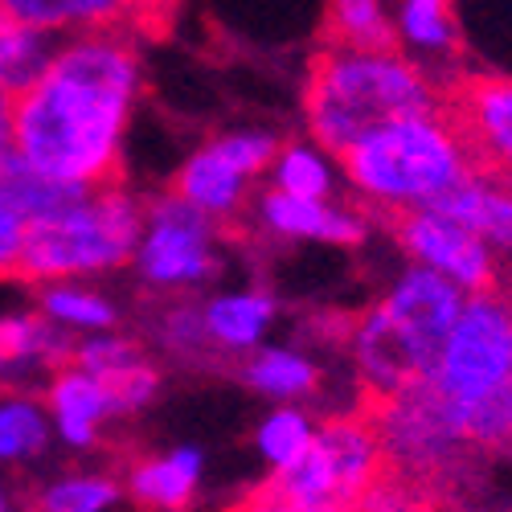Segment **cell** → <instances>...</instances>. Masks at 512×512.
<instances>
[{"mask_svg":"<svg viewBox=\"0 0 512 512\" xmlns=\"http://www.w3.org/2000/svg\"><path fill=\"white\" fill-rule=\"evenodd\" d=\"M13 95L0 91V164L13 156Z\"/></svg>","mask_w":512,"mask_h":512,"instance_id":"1f68e13d","label":"cell"},{"mask_svg":"<svg viewBox=\"0 0 512 512\" xmlns=\"http://www.w3.org/2000/svg\"><path fill=\"white\" fill-rule=\"evenodd\" d=\"M312 435H316V431H312L308 414L283 406V410H275V414L259 426V451H263V459H267L271 467H287V463H295V459L308 451Z\"/></svg>","mask_w":512,"mask_h":512,"instance_id":"d4e9b609","label":"cell"},{"mask_svg":"<svg viewBox=\"0 0 512 512\" xmlns=\"http://www.w3.org/2000/svg\"><path fill=\"white\" fill-rule=\"evenodd\" d=\"M132 361H140L136 345H127V340H119V336H91V340H82V345H74V357H70V365L87 369L95 377L115 373V369L132 365Z\"/></svg>","mask_w":512,"mask_h":512,"instance_id":"f546056e","label":"cell"},{"mask_svg":"<svg viewBox=\"0 0 512 512\" xmlns=\"http://www.w3.org/2000/svg\"><path fill=\"white\" fill-rule=\"evenodd\" d=\"M324 46L394 50V29L381 13V0H328Z\"/></svg>","mask_w":512,"mask_h":512,"instance_id":"44dd1931","label":"cell"},{"mask_svg":"<svg viewBox=\"0 0 512 512\" xmlns=\"http://www.w3.org/2000/svg\"><path fill=\"white\" fill-rule=\"evenodd\" d=\"M46 447V414L33 402H0V459H25Z\"/></svg>","mask_w":512,"mask_h":512,"instance_id":"4316f807","label":"cell"},{"mask_svg":"<svg viewBox=\"0 0 512 512\" xmlns=\"http://www.w3.org/2000/svg\"><path fill=\"white\" fill-rule=\"evenodd\" d=\"M41 308L46 316H54L58 324H70V328H111L115 324V308L103 300V295H91V291H78V287H46L41 291Z\"/></svg>","mask_w":512,"mask_h":512,"instance_id":"484cf974","label":"cell"},{"mask_svg":"<svg viewBox=\"0 0 512 512\" xmlns=\"http://www.w3.org/2000/svg\"><path fill=\"white\" fill-rule=\"evenodd\" d=\"M140 91L132 37L87 33L13 95V148L25 164L74 189L123 185V132Z\"/></svg>","mask_w":512,"mask_h":512,"instance_id":"6da1fadb","label":"cell"},{"mask_svg":"<svg viewBox=\"0 0 512 512\" xmlns=\"http://www.w3.org/2000/svg\"><path fill=\"white\" fill-rule=\"evenodd\" d=\"M512 377V300L496 291L467 295L435 365V390L463 418Z\"/></svg>","mask_w":512,"mask_h":512,"instance_id":"52a82bcc","label":"cell"},{"mask_svg":"<svg viewBox=\"0 0 512 512\" xmlns=\"http://www.w3.org/2000/svg\"><path fill=\"white\" fill-rule=\"evenodd\" d=\"M463 287L414 267L386 300L373 304L353 328V353L369 394H398L435 377L443 345L459 320Z\"/></svg>","mask_w":512,"mask_h":512,"instance_id":"3957f363","label":"cell"},{"mask_svg":"<svg viewBox=\"0 0 512 512\" xmlns=\"http://www.w3.org/2000/svg\"><path fill=\"white\" fill-rule=\"evenodd\" d=\"M25 213L0 197V279L5 275H17V263H21V246H25Z\"/></svg>","mask_w":512,"mask_h":512,"instance_id":"4dcf8cb0","label":"cell"},{"mask_svg":"<svg viewBox=\"0 0 512 512\" xmlns=\"http://www.w3.org/2000/svg\"><path fill=\"white\" fill-rule=\"evenodd\" d=\"M259 218L283 238H320V242H336V246H357L365 238V222L353 218L349 209H328L324 201L291 197L283 189H275L259 201Z\"/></svg>","mask_w":512,"mask_h":512,"instance_id":"9a60e30c","label":"cell"},{"mask_svg":"<svg viewBox=\"0 0 512 512\" xmlns=\"http://www.w3.org/2000/svg\"><path fill=\"white\" fill-rule=\"evenodd\" d=\"M386 472V451H381L373 418L349 414L332 418L312 435L308 451L275 467V476L263 480L250 496L238 500L246 512H349L357 496Z\"/></svg>","mask_w":512,"mask_h":512,"instance_id":"5b68a950","label":"cell"},{"mask_svg":"<svg viewBox=\"0 0 512 512\" xmlns=\"http://www.w3.org/2000/svg\"><path fill=\"white\" fill-rule=\"evenodd\" d=\"M340 164L353 189L377 209L431 205L467 177V160L439 107L373 127L340 152Z\"/></svg>","mask_w":512,"mask_h":512,"instance_id":"277c9868","label":"cell"},{"mask_svg":"<svg viewBox=\"0 0 512 512\" xmlns=\"http://www.w3.org/2000/svg\"><path fill=\"white\" fill-rule=\"evenodd\" d=\"M402 33L414 41V46L447 50L455 41L451 0H402Z\"/></svg>","mask_w":512,"mask_h":512,"instance_id":"f1b7e54d","label":"cell"},{"mask_svg":"<svg viewBox=\"0 0 512 512\" xmlns=\"http://www.w3.org/2000/svg\"><path fill=\"white\" fill-rule=\"evenodd\" d=\"M349 512H447V508L439 504V492H431V488H422V484L398 476L394 467L386 463V472H381L357 496V504Z\"/></svg>","mask_w":512,"mask_h":512,"instance_id":"603a6c76","label":"cell"},{"mask_svg":"<svg viewBox=\"0 0 512 512\" xmlns=\"http://www.w3.org/2000/svg\"><path fill=\"white\" fill-rule=\"evenodd\" d=\"M271 160H275V140L263 132L222 136L181 164L173 193L197 205L205 218H230L242 205L250 177H259Z\"/></svg>","mask_w":512,"mask_h":512,"instance_id":"30bf717a","label":"cell"},{"mask_svg":"<svg viewBox=\"0 0 512 512\" xmlns=\"http://www.w3.org/2000/svg\"><path fill=\"white\" fill-rule=\"evenodd\" d=\"M275 185L291 197H312V201H324L328 197V164L312 152V148H283L279 160H275Z\"/></svg>","mask_w":512,"mask_h":512,"instance_id":"83f0119b","label":"cell"},{"mask_svg":"<svg viewBox=\"0 0 512 512\" xmlns=\"http://www.w3.org/2000/svg\"><path fill=\"white\" fill-rule=\"evenodd\" d=\"M50 410H54V422H58L62 439L74 443V447H91L99 426L111 414H119L107 381L87 373V369H78V365L58 369V377L50 381Z\"/></svg>","mask_w":512,"mask_h":512,"instance_id":"5bb4252c","label":"cell"},{"mask_svg":"<svg viewBox=\"0 0 512 512\" xmlns=\"http://www.w3.org/2000/svg\"><path fill=\"white\" fill-rule=\"evenodd\" d=\"M74 357V345L62 340L46 320L37 316H9L0 320V381L17 377L33 365L66 369Z\"/></svg>","mask_w":512,"mask_h":512,"instance_id":"2e32d148","label":"cell"},{"mask_svg":"<svg viewBox=\"0 0 512 512\" xmlns=\"http://www.w3.org/2000/svg\"><path fill=\"white\" fill-rule=\"evenodd\" d=\"M119 500V484L107 476H74L37 492L29 512H107Z\"/></svg>","mask_w":512,"mask_h":512,"instance_id":"cb8c5ba5","label":"cell"},{"mask_svg":"<svg viewBox=\"0 0 512 512\" xmlns=\"http://www.w3.org/2000/svg\"><path fill=\"white\" fill-rule=\"evenodd\" d=\"M390 230L402 242V250L418 259V267L451 279L467 295L500 287V271H496L492 250L472 230H463L459 222L443 218L439 209H431V205L394 209L390 213Z\"/></svg>","mask_w":512,"mask_h":512,"instance_id":"9c48e42d","label":"cell"},{"mask_svg":"<svg viewBox=\"0 0 512 512\" xmlns=\"http://www.w3.org/2000/svg\"><path fill=\"white\" fill-rule=\"evenodd\" d=\"M443 218L472 230L492 250H512V181L467 173L455 189L431 201Z\"/></svg>","mask_w":512,"mask_h":512,"instance_id":"4fadbf2b","label":"cell"},{"mask_svg":"<svg viewBox=\"0 0 512 512\" xmlns=\"http://www.w3.org/2000/svg\"><path fill=\"white\" fill-rule=\"evenodd\" d=\"M201 480V451L177 447L168 455L144 459L132 472V492L148 508H185Z\"/></svg>","mask_w":512,"mask_h":512,"instance_id":"e0dca14e","label":"cell"},{"mask_svg":"<svg viewBox=\"0 0 512 512\" xmlns=\"http://www.w3.org/2000/svg\"><path fill=\"white\" fill-rule=\"evenodd\" d=\"M209 222L197 205L168 193L148 209V226L136 246V267L148 283H201L213 275Z\"/></svg>","mask_w":512,"mask_h":512,"instance_id":"8fae6325","label":"cell"},{"mask_svg":"<svg viewBox=\"0 0 512 512\" xmlns=\"http://www.w3.org/2000/svg\"><path fill=\"white\" fill-rule=\"evenodd\" d=\"M246 381H250L254 390L279 398V402H295V398H304V394L316 390L320 373H316V365H312L308 357H300V353L267 349V353H259V357L246 365Z\"/></svg>","mask_w":512,"mask_h":512,"instance_id":"7402d4cb","label":"cell"},{"mask_svg":"<svg viewBox=\"0 0 512 512\" xmlns=\"http://www.w3.org/2000/svg\"><path fill=\"white\" fill-rule=\"evenodd\" d=\"M177 0H0L9 13L33 29H87V33H164Z\"/></svg>","mask_w":512,"mask_h":512,"instance_id":"7c38bea8","label":"cell"},{"mask_svg":"<svg viewBox=\"0 0 512 512\" xmlns=\"http://www.w3.org/2000/svg\"><path fill=\"white\" fill-rule=\"evenodd\" d=\"M0 512H9V496H5V488H0Z\"/></svg>","mask_w":512,"mask_h":512,"instance_id":"d6a6232c","label":"cell"},{"mask_svg":"<svg viewBox=\"0 0 512 512\" xmlns=\"http://www.w3.org/2000/svg\"><path fill=\"white\" fill-rule=\"evenodd\" d=\"M230 512H246V508H238V504H234V508H230Z\"/></svg>","mask_w":512,"mask_h":512,"instance_id":"836d02e7","label":"cell"},{"mask_svg":"<svg viewBox=\"0 0 512 512\" xmlns=\"http://www.w3.org/2000/svg\"><path fill=\"white\" fill-rule=\"evenodd\" d=\"M422 111H435V91L394 50L320 46L308 62V132L332 156L353 148L373 127Z\"/></svg>","mask_w":512,"mask_h":512,"instance_id":"7a4b0ae2","label":"cell"},{"mask_svg":"<svg viewBox=\"0 0 512 512\" xmlns=\"http://www.w3.org/2000/svg\"><path fill=\"white\" fill-rule=\"evenodd\" d=\"M271 320H275V300L263 291L222 295V300H213L201 316L205 336L218 340L222 349H254Z\"/></svg>","mask_w":512,"mask_h":512,"instance_id":"ac0fdd59","label":"cell"},{"mask_svg":"<svg viewBox=\"0 0 512 512\" xmlns=\"http://www.w3.org/2000/svg\"><path fill=\"white\" fill-rule=\"evenodd\" d=\"M435 107L459 140L467 173L512 181V78L463 74L435 95Z\"/></svg>","mask_w":512,"mask_h":512,"instance_id":"ba28073f","label":"cell"},{"mask_svg":"<svg viewBox=\"0 0 512 512\" xmlns=\"http://www.w3.org/2000/svg\"><path fill=\"white\" fill-rule=\"evenodd\" d=\"M0 197L13 201L21 213H25V222H37V218H50V213L74 205L87 197V189H74V185H62L46 173H37L33 164H25L17 152L0 164Z\"/></svg>","mask_w":512,"mask_h":512,"instance_id":"d6986e66","label":"cell"},{"mask_svg":"<svg viewBox=\"0 0 512 512\" xmlns=\"http://www.w3.org/2000/svg\"><path fill=\"white\" fill-rule=\"evenodd\" d=\"M144 234V213L123 185L95 189L82 201L37 218L25 230L17 275L33 283H54L66 275H91L123 267Z\"/></svg>","mask_w":512,"mask_h":512,"instance_id":"8992f818","label":"cell"},{"mask_svg":"<svg viewBox=\"0 0 512 512\" xmlns=\"http://www.w3.org/2000/svg\"><path fill=\"white\" fill-rule=\"evenodd\" d=\"M50 33L33 29L9 13H0V91L21 95L29 82L50 66Z\"/></svg>","mask_w":512,"mask_h":512,"instance_id":"ffe728a7","label":"cell"}]
</instances>
